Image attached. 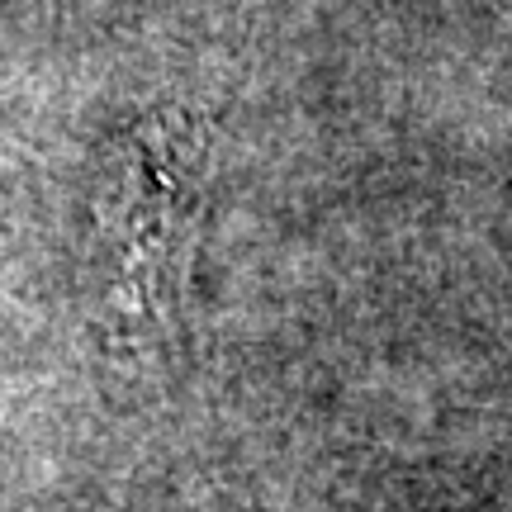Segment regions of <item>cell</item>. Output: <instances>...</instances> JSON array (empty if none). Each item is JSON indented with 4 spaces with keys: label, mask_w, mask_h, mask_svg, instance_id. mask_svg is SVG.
<instances>
[{
    "label": "cell",
    "mask_w": 512,
    "mask_h": 512,
    "mask_svg": "<svg viewBox=\"0 0 512 512\" xmlns=\"http://www.w3.org/2000/svg\"><path fill=\"white\" fill-rule=\"evenodd\" d=\"M209 195V133L195 114L152 110L110 152L95 190L105 299L133 323H166L190 294Z\"/></svg>",
    "instance_id": "obj_1"
}]
</instances>
